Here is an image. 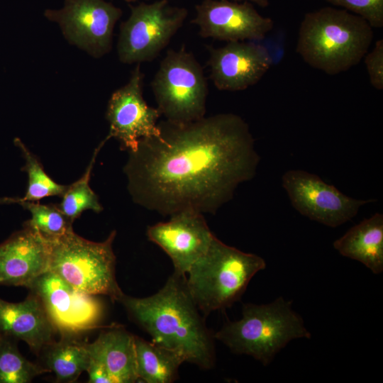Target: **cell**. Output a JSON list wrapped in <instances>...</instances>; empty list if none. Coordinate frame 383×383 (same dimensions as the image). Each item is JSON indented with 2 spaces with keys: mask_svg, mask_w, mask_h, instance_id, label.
<instances>
[{
  "mask_svg": "<svg viewBox=\"0 0 383 383\" xmlns=\"http://www.w3.org/2000/svg\"><path fill=\"white\" fill-rule=\"evenodd\" d=\"M124 167L133 201L163 216L185 209L215 214L256 174L260 157L248 124L223 113L188 123L158 122Z\"/></svg>",
  "mask_w": 383,
  "mask_h": 383,
  "instance_id": "obj_1",
  "label": "cell"
},
{
  "mask_svg": "<svg viewBox=\"0 0 383 383\" xmlns=\"http://www.w3.org/2000/svg\"><path fill=\"white\" fill-rule=\"evenodd\" d=\"M119 302L152 342L177 352L201 370L214 367L213 333L189 293L186 275L174 271L155 294L143 298L124 294Z\"/></svg>",
  "mask_w": 383,
  "mask_h": 383,
  "instance_id": "obj_2",
  "label": "cell"
},
{
  "mask_svg": "<svg viewBox=\"0 0 383 383\" xmlns=\"http://www.w3.org/2000/svg\"><path fill=\"white\" fill-rule=\"evenodd\" d=\"M372 28L364 18L347 10L322 7L304 15L296 52L309 66L338 74L363 59L373 40Z\"/></svg>",
  "mask_w": 383,
  "mask_h": 383,
  "instance_id": "obj_3",
  "label": "cell"
},
{
  "mask_svg": "<svg viewBox=\"0 0 383 383\" xmlns=\"http://www.w3.org/2000/svg\"><path fill=\"white\" fill-rule=\"evenodd\" d=\"M292 304L282 296L266 304H243L242 317L226 321L214 338L233 353L251 356L267 366L290 341L311 338Z\"/></svg>",
  "mask_w": 383,
  "mask_h": 383,
  "instance_id": "obj_4",
  "label": "cell"
},
{
  "mask_svg": "<svg viewBox=\"0 0 383 383\" xmlns=\"http://www.w3.org/2000/svg\"><path fill=\"white\" fill-rule=\"evenodd\" d=\"M265 268L260 256L228 245L215 236L206 252L189 270L186 282L206 318L239 301L252 278Z\"/></svg>",
  "mask_w": 383,
  "mask_h": 383,
  "instance_id": "obj_5",
  "label": "cell"
},
{
  "mask_svg": "<svg viewBox=\"0 0 383 383\" xmlns=\"http://www.w3.org/2000/svg\"><path fill=\"white\" fill-rule=\"evenodd\" d=\"M116 231L103 242L86 240L73 230L50 242L49 270L76 290L105 295L119 302L124 293L116 278L113 243Z\"/></svg>",
  "mask_w": 383,
  "mask_h": 383,
  "instance_id": "obj_6",
  "label": "cell"
},
{
  "mask_svg": "<svg viewBox=\"0 0 383 383\" xmlns=\"http://www.w3.org/2000/svg\"><path fill=\"white\" fill-rule=\"evenodd\" d=\"M151 89L165 120L188 123L205 116L206 79L200 63L184 48L167 50L151 82Z\"/></svg>",
  "mask_w": 383,
  "mask_h": 383,
  "instance_id": "obj_7",
  "label": "cell"
},
{
  "mask_svg": "<svg viewBox=\"0 0 383 383\" xmlns=\"http://www.w3.org/2000/svg\"><path fill=\"white\" fill-rule=\"evenodd\" d=\"M131 14L120 25L117 44L119 60L125 64L152 61L170 43L188 16L183 6L168 0L129 5Z\"/></svg>",
  "mask_w": 383,
  "mask_h": 383,
  "instance_id": "obj_8",
  "label": "cell"
},
{
  "mask_svg": "<svg viewBox=\"0 0 383 383\" xmlns=\"http://www.w3.org/2000/svg\"><path fill=\"white\" fill-rule=\"evenodd\" d=\"M122 10L104 0H65L60 9L44 16L58 23L70 43L99 58L112 48L113 33Z\"/></svg>",
  "mask_w": 383,
  "mask_h": 383,
  "instance_id": "obj_9",
  "label": "cell"
},
{
  "mask_svg": "<svg viewBox=\"0 0 383 383\" xmlns=\"http://www.w3.org/2000/svg\"><path fill=\"white\" fill-rule=\"evenodd\" d=\"M282 184L292 206L299 213L332 228L350 221L361 206L375 201L348 196L319 176L302 170L285 172Z\"/></svg>",
  "mask_w": 383,
  "mask_h": 383,
  "instance_id": "obj_10",
  "label": "cell"
},
{
  "mask_svg": "<svg viewBox=\"0 0 383 383\" xmlns=\"http://www.w3.org/2000/svg\"><path fill=\"white\" fill-rule=\"evenodd\" d=\"M40 301L61 336H77L102 327L103 306L94 296L80 292L48 270L28 288Z\"/></svg>",
  "mask_w": 383,
  "mask_h": 383,
  "instance_id": "obj_11",
  "label": "cell"
},
{
  "mask_svg": "<svg viewBox=\"0 0 383 383\" xmlns=\"http://www.w3.org/2000/svg\"><path fill=\"white\" fill-rule=\"evenodd\" d=\"M144 74L137 64L128 82L111 94L106 117L109 123L106 137L117 139L123 150L135 151L140 139L160 133L157 120L161 113L143 98Z\"/></svg>",
  "mask_w": 383,
  "mask_h": 383,
  "instance_id": "obj_12",
  "label": "cell"
},
{
  "mask_svg": "<svg viewBox=\"0 0 383 383\" xmlns=\"http://www.w3.org/2000/svg\"><path fill=\"white\" fill-rule=\"evenodd\" d=\"M191 23L204 38L228 42L257 41L273 28L274 21L262 16L249 1L203 0L195 6Z\"/></svg>",
  "mask_w": 383,
  "mask_h": 383,
  "instance_id": "obj_13",
  "label": "cell"
},
{
  "mask_svg": "<svg viewBox=\"0 0 383 383\" xmlns=\"http://www.w3.org/2000/svg\"><path fill=\"white\" fill-rule=\"evenodd\" d=\"M204 213L185 209L170 216V220L148 227V240L171 259L174 271L187 275L192 265L208 250L215 235Z\"/></svg>",
  "mask_w": 383,
  "mask_h": 383,
  "instance_id": "obj_14",
  "label": "cell"
},
{
  "mask_svg": "<svg viewBox=\"0 0 383 383\" xmlns=\"http://www.w3.org/2000/svg\"><path fill=\"white\" fill-rule=\"evenodd\" d=\"M208 50L210 78L221 91H242L255 85L272 64L267 48L253 41L228 42Z\"/></svg>",
  "mask_w": 383,
  "mask_h": 383,
  "instance_id": "obj_15",
  "label": "cell"
},
{
  "mask_svg": "<svg viewBox=\"0 0 383 383\" xmlns=\"http://www.w3.org/2000/svg\"><path fill=\"white\" fill-rule=\"evenodd\" d=\"M50 242L24 224L0 244V285L28 288L49 270Z\"/></svg>",
  "mask_w": 383,
  "mask_h": 383,
  "instance_id": "obj_16",
  "label": "cell"
},
{
  "mask_svg": "<svg viewBox=\"0 0 383 383\" xmlns=\"http://www.w3.org/2000/svg\"><path fill=\"white\" fill-rule=\"evenodd\" d=\"M57 331L39 299L33 293L23 301L0 298V335L25 342L38 355L52 341Z\"/></svg>",
  "mask_w": 383,
  "mask_h": 383,
  "instance_id": "obj_17",
  "label": "cell"
},
{
  "mask_svg": "<svg viewBox=\"0 0 383 383\" xmlns=\"http://www.w3.org/2000/svg\"><path fill=\"white\" fill-rule=\"evenodd\" d=\"M89 357L101 363L113 383L138 382L135 335L119 324H111L92 343H87Z\"/></svg>",
  "mask_w": 383,
  "mask_h": 383,
  "instance_id": "obj_18",
  "label": "cell"
},
{
  "mask_svg": "<svg viewBox=\"0 0 383 383\" xmlns=\"http://www.w3.org/2000/svg\"><path fill=\"white\" fill-rule=\"evenodd\" d=\"M343 256L357 260L376 274L383 272V215L375 213L333 242Z\"/></svg>",
  "mask_w": 383,
  "mask_h": 383,
  "instance_id": "obj_19",
  "label": "cell"
},
{
  "mask_svg": "<svg viewBox=\"0 0 383 383\" xmlns=\"http://www.w3.org/2000/svg\"><path fill=\"white\" fill-rule=\"evenodd\" d=\"M137 374L139 382L172 383L179 378L185 362L177 352L135 335Z\"/></svg>",
  "mask_w": 383,
  "mask_h": 383,
  "instance_id": "obj_20",
  "label": "cell"
},
{
  "mask_svg": "<svg viewBox=\"0 0 383 383\" xmlns=\"http://www.w3.org/2000/svg\"><path fill=\"white\" fill-rule=\"evenodd\" d=\"M43 351L46 368L54 372L56 382H75L87 370L89 362L87 343L79 341L77 336L62 335L59 341H52Z\"/></svg>",
  "mask_w": 383,
  "mask_h": 383,
  "instance_id": "obj_21",
  "label": "cell"
},
{
  "mask_svg": "<svg viewBox=\"0 0 383 383\" xmlns=\"http://www.w3.org/2000/svg\"><path fill=\"white\" fill-rule=\"evenodd\" d=\"M15 341L0 335V383H29L37 376L51 372L24 357Z\"/></svg>",
  "mask_w": 383,
  "mask_h": 383,
  "instance_id": "obj_22",
  "label": "cell"
},
{
  "mask_svg": "<svg viewBox=\"0 0 383 383\" xmlns=\"http://www.w3.org/2000/svg\"><path fill=\"white\" fill-rule=\"evenodd\" d=\"M106 139L96 149L89 167L83 176L73 184L68 185L62 196V201L57 207L61 212L72 222L79 218L86 210H92L99 213L103 207L99 203L97 195L89 187V179L95 157Z\"/></svg>",
  "mask_w": 383,
  "mask_h": 383,
  "instance_id": "obj_23",
  "label": "cell"
},
{
  "mask_svg": "<svg viewBox=\"0 0 383 383\" xmlns=\"http://www.w3.org/2000/svg\"><path fill=\"white\" fill-rule=\"evenodd\" d=\"M14 143L22 151L26 164L22 168L28 173V184L25 196L21 199H7L16 202L18 201H36L41 199L51 196H62L68 185L56 183L45 173L41 163L36 157L25 146L18 138Z\"/></svg>",
  "mask_w": 383,
  "mask_h": 383,
  "instance_id": "obj_24",
  "label": "cell"
},
{
  "mask_svg": "<svg viewBox=\"0 0 383 383\" xmlns=\"http://www.w3.org/2000/svg\"><path fill=\"white\" fill-rule=\"evenodd\" d=\"M28 209L31 218L24 224L38 232L48 241L61 238L73 230L70 221L55 204H40L35 201H18Z\"/></svg>",
  "mask_w": 383,
  "mask_h": 383,
  "instance_id": "obj_25",
  "label": "cell"
},
{
  "mask_svg": "<svg viewBox=\"0 0 383 383\" xmlns=\"http://www.w3.org/2000/svg\"><path fill=\"white\" fill-rule=\"evenodd\" d=\"M364 18L372 27H383V0H326Z\"/></svg>",
  "mask_w": 383,
  "mask_h": 383,
  "instance_id": "obj_26",
  "label": "cell"
},
{
  "mask_svg": "<svg viewBox=\"0 0 383 383\" xmlns=\"http://www.w3.org/2000/svg\"><path fill=\"white\" fill-rule=\"evenodd\" d=\"M365 64L371 85L377 90L383 89V40L375 42L372 50L365 55Z\"/></svg>",
  "mask_w": 383,
  "mask_h": 383,
  "instance_id": "obj_27",
  "label": "cell"
},
{
  "mask_svg": "<svg viewBox=\"0 0 383 383\" xmlns=\"http://www.w3.org/2000/svg\"><path fill=\"white\" fill-rule=\"evenodd\" d=\"M86 372L88 373V382L89 383H113L106 368L101 363L91 357Z\"/></svg>",
  "mask_w": 383,
  "mask_h": 383,
  "instance_id": "obj_28",
  "label": "cell"
},
{
  "mask_svg": "<svg viewBox=\"0 0 383 383\" xmlns=\"http://www.w3.org/2000/svg\"><path fill=\"white\" fill-rule=\"evenodd\" d=\"M233 1H249V2L252 3V4H255L257 6H259L260 7H262V8L267 7L269 5L270 1V0H233Z\"/></svg>",
  "mask_w": 383,
  "mask_h": 383,
  "instance_id": "obj_29",
  "label": "cell"
},
{
  "mask_svg": "<svg viewBox=\"0 0 383 383\" xmlns=\"http://www.w3.org/2000/svg\"><path fill=\"white\" fill-rule=\"evenodd\" d=\"M123 1H125L127 3H131V2L137 1L138 0H123ZM145 1H149V0H145Z\"/></svg>",
  "mask_w": 383,
  "mask_h": 383,
  "instance_id": "obj_30",
  "label": "cell"
}]
</instances>
